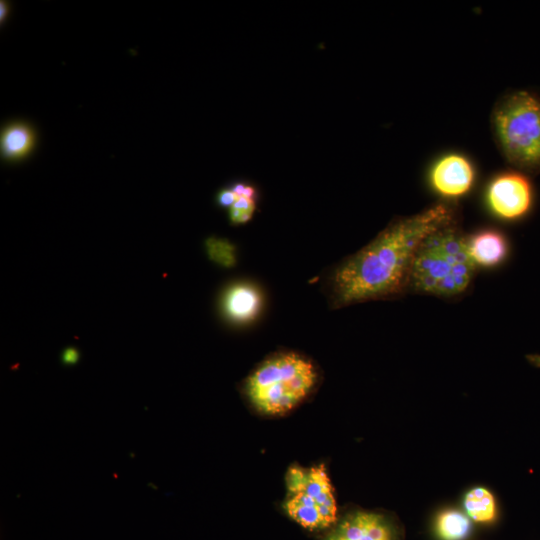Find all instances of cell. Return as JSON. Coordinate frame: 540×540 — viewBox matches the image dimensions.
Instances as JSON below:
<instances>
[{
  "mask_svg": "<svg viewBox=\"0 0 540 540\" xmlns=\"http://www.w3.org/2000/svg\"><path fill=\"white\" fill-rule=\"evenodd\" d=\"M452 222L444 204L393 222L369 244L335 268L329 278L334 307L389 297L409 284L410 271L421 243Z\"/></svg>",
  "mask_w": 540,
  "mask_h": 540,
  "instance_id": "obj_1",
  "label": "cell"
},
{
  "mask_svg": "<svg viewBox=\"0 0 540 540\" xmlns=\"http://www.w3.org/2000/svg\"><path fill=\"white\" fill-rule=\"evenodd\" d=\"M475 268L466 238L451 222L421 243L412 263L408 285L425 294L456 296L469 287Z\"/></svg>",
  "mask_w": 540,
  "mask_h": 540,
  "instance_id": "obj_2",
  "label": "cell"
},
{
  "mask_svg": "<svg viewBox=\"0 0 540 540\" xmlns=\"http://www.w3.org/2000/svg\"><path fill=\"white\" fill-rule=\"evenodd\" d=\"M317 380V369L308 358L295 352H279L255 368L243 389L256 411L276 416L302 402Z\"/></svg>",
  "mask_w": 540,
  "mask_h": 540,
  "instance_id": "obj_3",
  "label": "cell"
},
{
  "mask_svg": "<svg viewBox=\"0 0 540 540\" xmlns=\"http://www.w3.org/2000/svg\"><path fill=\"white\" fill-rule=\"evenodd\" d=\"M493 126L507 160L527 171H540V99L528 91L507 95L495 108Z\"/></svg>",
  "mask_w": 540,
  "mask_h": 540,
  "instance_id": "obj_4",
  "label": "cell"
},
{
  "mask_svg": "<svg viewBox=\"0 0 540 540\" xmlns=\"http://www.w3.org/2000/svg\"><path fill=\"white\" fill-rule=\"evenodd\" d=\"M284 511L309 530H323L337 522V503L323 464L310 468L293 466L286 474Z\"/></svg>",
  "mask_w": 540,
  "mask_h": 540,
  "instance_id": "obj_5",
  "label": "cell"
},
{
  "mask_svg": "<svg viewBox=\"0 0 540 540\" xmlns=\"http://www.w3.org/2000/svg\"><path fill=\"white\" fill-rule=\"evenodd\" d=\"M489 210L505 221L524 218L531 210L534 190L530 180L519 172L508 171L495 176L486 188Z\"/></svg>",
  "mask_w": 540,
  "mask_h": 540,
  "instance_id": "obj_6",
  "label": "cell"
},
{
  "mask_svg": "<svg viewBox=\"0 0 540 540\" xmlns=\"http://www.w3.org/2000/svg\"><path fill=\"white\" fill-rule=\"evenodd\" d=\"M323 540H401V533L387 514L355 510L337 521Z\"/></svg>",
  "mask_w": 540,
  "mask_h": 540,
  "instance_id": "obj_7",
  "label": "cell"
},
{
  "mask_svg": "<svg viewBox=\"0 0 540 540\" xmlns=\"http://www.w3.org/2000/svg\"><path fill=\"white\" fill-rule=\"evenodd\" d=\"M475 171L463 155L452 153L439 158L431 167V188L445 198H458L467 194L473 186Z\"/></svg>",
  "mask_w": 540,
  "mask_h": 540,
  "instance_id": "obj_8",
  "label": "cell"
},
{
  "mask_svg": "<svg viewBox=\"0 0 540 540\" xmlns=\"http://www.w3.org/2000/svg\"><path fill=\"white\" fill-rule=\"evenodd\" d=\"M36 128L25 120H11L0 131V156L2 161L15 164L27 159L36 149Z\"/></svg>",
  "mask_w": 540,
  "mask_h": 540,
  "instance_id": "obj_9",
  "label": "cell"
},
{
  "mask_svg": "<svg viewBox=\"0 0 540 540\" xmlns=\"http://www.w3.org/2000/svg\"><path fill=\"white\" fill-rule=\"evenodd\" d=\"M262 304L260 291L248 283L229 286L221 300V309L227 319L234 323L251 321L259 313Z\"/></svg>",
  "mask_w": 540,
  "mask_h": 540,
  "instance_id": "obj_10",
  "label": "cell"
},
{
  "mask_svg": "<svg viewBox=\"0 0 540 540\" xmlns=\"http://www.w3.org/2000/svg\"><path fill=\"white\" fill-rule=\"evenodd\" d=\"M469 255L480 267H494L501 264L507 257L509 245L506 237L498 230L485 229L466 238Z\"/></svg>",
  "mask_w": 540,
  "mask_h": 540,
  "instance_id": "obj_11",
  "label": "cell"
},
{
  "mask_svg": "<svg viewBox=\"0 0 540 540\" xmlns=\"http://www.w3.org/2000/svg\"><path fill=\"white\" fill-rule=\"evenodd\" d=\"M463 505L466 515L477 523H491L497 516L493 494L481 486L474 487L465 494Z\"/></svg>",
  "mask_w": 540,
  "mask_h": 540,
  "instance_id": "obj_12",
  "label": "cell"
},
{
  "mask_svg": "<svg viewBox=\"0 0 540 540\" xmlns=\"http://www.w3.org/2000/svg\"><path fill=\"white\" fill-rule=\"evenodd\" d=\"M436 531L441 540H464L471 531L470 518L458 510H446L436 520Z\"/></svg>",
  "mask_w": 540,
  "mask_h": 540,
  "instance_id": "obj_13",
  "label": "cell"
},
{
  "mask_svg": "<svg viewBox=\"0 0 540 540\" xmlns=\"http://www.w3.org/2000/svg\"><path fill=\"white\" fill-rule=\"evenodd\" d=\"M205 249L210 260L222 267H232L236 262L235 247L227 239L211 236L205 240Z\"/></svg>",
  "mask_w": 540,
  "mask_h": 540,
  "instance_id": "obj_14",
  "label": "cell"
},
{
  "mask_svg": "<svg viewBox=\"0 0 540 540\" xmlns=\"http://www.w3.org/2000/svg\"><path fill=\"white\" fill-rule=\"evenodd\" d=\"M256 210V200L238 196L235 203L228 209L229 221L233 225L247 223L253 217Z\"/></svg>",
  "mask_w": 540,
  "mask_h": 540,
  "instance_id": "obj_15",
  "label": "cell"
},
{
  "mask_svg": "<svg viewBox=\"0 0 540 540\" xmlns=\"http://www.w3.org/2000/svg\"><path fill=\"white\" fill-rule=\"evenodd\" d=\"M229 187L237 196H245L257 201L258 191L252 184L245 181H236Z\"/></svg>",
  "mask_w": 540,
  "mask_h": 540,
  "instance_id": "obj_16",
  "label": "cell"
},
{
  "mask_svg": "<svg viewBox=\"0 0 540 540\" xmlns=\"http://www.w3.org/2000/svg\"><path fill=\"white\" fill-rule=\"evenodd\" d=\"M237 198L238 196L228 186L221 188L217 192L215 202L219 207L229 209L235 203Z\"/></svg>",
  "mask_w": 540,
  "mask_h": 540,
  "instance_id": "obj_17",
  "label": "cell"
},
{
  "mask_svg": "<svg viewBox=\"0 0 540 540\" xmlns=\"http://www.w3.org/2000/svg\"><path fill=\"white\" fill-rule=\"evenodd\" d=\"M80 358V353L75 347H67L61 354V362L63 365L72 366L75 365Z\"/></svg>",
  "mask_w": 540,
  "mask_h": 540,
  "instance_id": "obj_18",
  "label": "cell"
},
{
  "mask_svg": "<svg viewBox=\"0 0 540 540\" xmlns=\"http://www.w3.org/2000/svg\"><path fill=\"white\" fill-rule=\"evenodd\" d=\"M11 12V4L6 0L0 1V24L3 26Z\"/></svg>",
  "mask_w": 540,
  "mask_h": 540,
  "instance_id": "obj_19",
  "label": "cell"
},
{
  "mask_svg": "<svg viewBox=\"0 0 540 540\" xmlns=\"http://www.w3.org/2000/svg\"><path fill=\"white\" fill-rule=\"evenodd\" d=\"M527 359L532 365L540 368V354L528 355Z\"/></svg>",
  "mask_w": 540,
  "mask_h": 540,
  "instance_id": "obj_20",
  "label": "cell"
}]
</instances>
